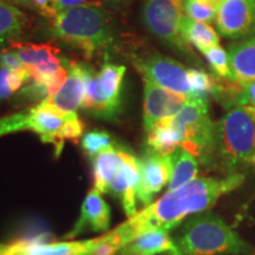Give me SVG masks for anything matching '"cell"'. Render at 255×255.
I'll return each instance as SVG.
<instances>
[{"label": "cell", "instance_id": "6da1fadb", "mask_svg": "<svg viewBox=\"0 0 255 255\" xmlns=\"http://www.w3.org/2000/svg\"><path fill=\"white\" fill-rule=\"evenodd\" d=\"M245 181L241 173L231 174L222 180L213 177L194 178L186 186L168 191L161 199L119 226L128 242L151 231H170L187 216L199 214L215 205L219 197L237 189Z\"/></svg>", "mask_w": 255, "mask_h": 255}, {"label": "cell", "instance_id": "7a4b0ae2", "mask_svg": "<svg viewBox=\"0 0 255 255\" xmlns=\"http://www.w3.org/2000/svg\"><path fill=\"white\" fill-rule=\"evenodd\" d=\"M255 154V107L235 105L215 123L214 141L203 163L228 175L247 164Z\"/></svg>", "mask_w": 255, "mask_h": 255}, {"label": "cell", "instance_id": "3957f363", "mask_svg": "<svg viewBox=\"0 0 255 255\" xmlns=\"http://www.w3.org/2000/svg\"><path fill=\"white\" fill-rule=\"evenodd\" d=\"M51 20V36L77 47L87 58L114 44L109 14L100 5L82 4L64 9Z\"/></svg>", "mask_w": 255, "mask_h": 255}, {"label": "cell", "instance_id": "277c9868", "mask_svg": "<svg viewBox=\"0 0 255 255\" xmlns=\"http://www.w3.org/2000/svg\"><path fill=\"white\" fill-rule=\"evenodd\" d=\"M178 255L242 254L250 245L213 212L194 214L181 226L174 238Z\"/></svg>", "mask_w": 255, "mask_h": 255}, {"label": "cell", "instance_id": "5b68a950", "mask_svg": "<svg viewBox=\"0 0 255 255\" xmlns=\"http://www.w3.org/2000/svg\"><path fill=\"white\" fill-rule=\"evenodd\" d=\"M170 121L182 136L181 148L205 163L212 150L215 130V123L209 117L208 97L188 96L187 103Z\"/></svg>", "mask_w": 255, "mask_h": 255}, {"label": "cell", "instance_id": "8992f818", "mask_svg": "<svg viewBox=\"0 0 255 255\" xmlns=\"http://www.w3.org/2000/svg\"><path fill=\"white\" fill-rule=\"evenodd\" d=\"M126 66L105 64L101 71L95 73L87 65V85L82 108L98 119L114 120L121 113L122 85Z\"/></svg>", "mask_w": 255, "mask_h": 255}, {"label": "cell", "instance_id": "52a82bcc", "mask_svg": "<svg viewBox=\"0 0 255 255\" xmlns=\"http://www.w3.org/2000/svg\"><path fill=\"white\" fill-rule=\"evenodd\" d=\"M184 17V0H144L142 20L150 33L177 52L193 56L189 45L181 37Z\"/></svg>", "mask_w": 255, "mask_h": 255}, {"label": "cell", "instance_id": "ba28073f", "mask_svg": "<svg viewBox=\"0 0 255 255\" xmlns=\"http://www.w3.org/2000/svg\"><path fill=\"white\" fill-rule=\"evenodd\" d=\"M143 78L167 89L186 96L191 95L187 78V69L170 57L154 53L135 62Z\"/></svg>", "mask_w": 255, "mask_h": 255}, {"label": "cell", "instance_id": "9c48e42d", "mask_svg": "<svg viewBox=\"0 0 255 255\" xmlns=\"http://www.w3.org/2000/svg\"><path fill=\"white\" fill-rule=\"evenodd\" d=\"M139 181V162L129 151L121 152V159L108 180L104 194L120 201L128 218L137 213V186Z\"/></svg>", "mask_w": 255, "mask_h": 255}, {"label": "cell", "instance_id": "30bf717a", "mask_svg": "<svg viewBox=\"0 0 255 255\" xmlns=\"http://www.w3.org/2000/svg\"><path fill=\"white\" fill-rule=\"evenodd\" d=\"M215 23L219 33L228 39L255 37V0H225Z\"/></svg>", "mask_w": 255, "mask_h": 255}, {"label": "cell", "instance_id": "8fae6325", "mask_svg": "<svg viewBox=\"0 0 255 255\" xmlns=\"http://www.w3.org/2000/svg\"><path fill=\"white\" fill-rule=\"evenodd\" d=\"M71 114L63 113L46 100L27 111V130L36 132L43 143L55 146L56 155L63 150L65 139V126Z\"/></svg>", "mask_w": 255, "mask_h": 255}, {"label": "cell", "instance_id": "7c38bea8", "mask_svg": "<svg viewBox=\"0 0 255 255\" xmlns=\"http://www.w3.org/2000/svg\"><path fill=\"white\" fill-rule=\"evenodd\" d=\"M138 162L139 181L136 196L137 201L145 208L151 205L154 196L170 181L173 159L171 155L162 156L146 150Z\"/></svg>", "mask_w": 255, "mask_h": 255}, {"label": "cell", "instance_id": "4fadbf2b", "mask_svg": "<svg viewBox=\"0 0 255 255\" xmlns=\"http://www.w3.org/2000/svg\"><path fill=\"white\" fill-rule=\"evenodd\" d=\"M144 79V108H143V126L145 132L159 121L170 119L176 115L188 102V96L159 87Z\"/></svg>", "mask_w": 255, "mask_h": 255}, {"label": "cell", "instance_id": "5bb4252c", "mask_svg": "<svg viewBox=\"0 0 255 255\" xmlns=\"http://www.w3.org/2000/svg\"><path fill=\"white\" fill-rule=\"evenodd\" d=\"M97 242L98 238L70 242H46L41 237L21 239L8 244L4 255H87Z\"/></svg>", "mask_w": 255, "mask_h": 255}, {"label": "cell", "instance_id": "9a60e30c", "mask_svg": "<svg viewBox=\"0 0 255 255\" xmlns=\"http://www.w3.org/2000/svg\"><path fill=\"white\" fill-rule=\"evenodd\" d=\"M68 78L59 91L46 98V101L57 109L66 114H77L82 107L87 85V64L66 62Z\"/></svg>", "mask_w": 255, "mask_h": 255}, {"label": "cell", "instance_id": "2e32d148", "mask_svg": "<svg viewBox=\"0 0 255 255\" xmlns=\"http://www.w3.org/2000/svg\"><path fill=\"white\" fill-rule=\"evenodd\" d=\"M101 194L96 188L89 190L82 205L79 219L66 238H76L87 231L104 232L109 229L111 221L110 207Z\"/></svg>", "mask_w": 255, "mask_h": 255}, {"label": "cell", "instance_id": "e0dca14e", "mask_svg": "<svg viewBox=\"0 0 255 255\" xmlns=\"http://www.w3.org/2000/svg\"><path fill=\"white\" fill-rule=\"evenodd\" d=\"M15 53L31 73L55 72L63 66L59 50L51 44H15Z\"/></svg>", "mask_w": 255, "mask_h": 255}, {"label": "cell", "instance_id": "ac0fdd59", "mask_svg": "<svg viewBox=\"0 0 255 255\" xmlns=\"http://www.w3.org/2000/svg\"><path fill=\"white\" fill-rule=\"evenodd\" d=\"M178 255L174 239L169 237L167 231H151L127 245L119 252V255Z\"/></svg>", "mask_w": 255, "mask_h": 255}, {"label": "cell", "instance_id": "d6986e66", "mask_svg": "<svg viewBox=\"0 0 255 255\" xmlns=\"http://www.w3.org/2000/svg\"><path fill=\"white\" fill-rule=\"evenodd\" d=\"M228 56L235 82L255 81V37L231 44Z\"/></svg>", "mask_w": 255, "mask_h": 255}, {"label": "cell", "instance_id": "ffe728a7", "mask_svg": "<svg viewBox=\"0 0 255 255\" xmlns=\"http://www.w3.org/2000/svg\"><path fill=\"white\" fill-rule=\"evenodd\" d=\"M146 150L162 156L171 155L182 144V136L171 124L170 119L159 121L146 132Z\"/></svg>", "mask_w": 255, "mask_h": 255}, {"label": "cell", "instance_id": "44dd1931", "mask_svg": "<svg viewBox=\"0 0 255 255\" xmlns=\"http://www.w3.org/2000/svg\"><path fill=\"white\" fill-rule=\"evenodd\" d=\"M181 37L188 45L195 46L201 53L220 45L219 33L208 23L194 20L184 15L181 23Z\"/></svg>", "mask_w": 255, "mask_h": 255}, {"label": "cell", "instance_id": "7402d4cb", "mask_svg": "<svg viewBox=\"0 0 255 255\" xmlns=\"http://www.w3.org/2000/svg\"><path fill=\"white\" fill-rule=\"evenodd\" d=\"M173 171L168 184V191L176 190L193 181L199 173V162L195 156L183 148H177L173 154Z\"/></svg>", "mask_w": 255, "mask_h": 255}, {"label": "cell", "instance_id": "603a6c76", "mask_svg": "<svg viewBox=\"0 0 255 255\" xmlns=\"http://www.w3.org/2000/svg\"><path fill=\"white\" fill-rule=\"evenodd\" d=\"M27 26V17L15 5L0 0V45L20 37Z\"/></svg>", "mask_w": 255, "mask_h": 255}, {"label": "cell", "instance_id": "cb8c5ba5", "mask_svg": "<svg viewBox=\"0 0 255 255\" xmlns=\"http://www.w3.org/2000/svg\"><path fill=\"white\" fill-rule=\"evenodd\" d=\"M187 78L191 90L190 96L208 97L212 95L215 98L221 87V79L200 69H188Z\"/></svg>", "mask_w": 255, "mask_h": 255}, {"label": "cell", "instance_id": "d4e9b609", "mask_svg": "<svg viewBox=\"0 0 255 255\" xmlns=\"http://www.w3.org/2000/svg\"><path fill=\"white\" fill-rule=\"evenodd\" d=\"M216 78L223 81H234L228 52L222 46L216 45L202 53ZM235 82V81H234Z\"/></svg>", "mask_w": 255, "mask_h": 255}, {"label": "cell", "instance_id": "484cf974", "mask_svg": "<svg viewBox=\"0 0 255 255\" xmlns=\"http://www.w3.org/2000/svg\"><path fill=\"white\" fill-rule=\"evenodd\" d=\"M81 144L83 150L91 159L105 149L113 146L115 143L111 141V136L108 132L95 130V131L87 132L82 137Z\"/></svg>", "mask_w": 255, "mask_h": 255}, {"label": "cell", "instance_id": "4316f807", "mask_svg": "<svg viewBox=\"0 0 255 255\" xmlns=\"http://www.w3.org/2000/svg\"><path fill=\"white\" fill-rule=\"evenodd\" d=\"M216 13L218 11L201 0H184V15L194 20L210 24L215 21Z\"/></svg>", "mask_w": 255, "mask_h": 255}, {"label": "cell", "instance_id": "83f0119b", "mask_svg": "<svg viewBox=\"0 0 255 255\" xmlns=\"http://www.w3.org/2000/svg\"><path fill=\"white\" fill-rule=\"evenodd\" d=\"M13 5L25 6L30 9H34L47 19H53L57 14L55 9L52 8V0H14Z\"/></svg>", "mask_w": 255, "mask_h": 255}, {"label": "cell", "instance_id": "f1b7e54d", "mask_svg": "<svg viewBox=\"0 0 255 255\" xmlns=\"http://www.w3.org/2000/svg\"><path fill=\"white\" fill-rule=\"evenodd\" d=\"M0 66L8 70H17L23 68L24 64L19 59L14 50H5L0 52Z\"/></svg>", "mask_w": 255, "mask_h": 255}, {"label": "cell", "instance_id": "f546056e", "mask_svg": "<svg viewBox=\"0 0 255 255\" xmlns=\"http://www.w3.org/2000/svg\"><path fill=\"white\" fill-rule=\"evenodd\" d=\"M11 70L0 66V102L7 100L13 92L11 91L8 85V75Z\"/></svg>", "mask_w": 255, "mask_h": 255}, {"label": "cell", "instance_id": "4dcf8cb0", "mask_svg": "<svg viewBox=\"0 0 255 255\" xmlns=\"http://www.w3.org/2000/svg\"><path fill=\"white\" fill-rule=\"evenodd\" d=\"M87 1L88 0H52V8L55 9L56 13H58V12H62L64 9L85 4Z\"/></svg>", "mask_w": 255, "mask_h": 255}, {"label": "cell", "instance_id": "1f68e13d", "mask_svg": "<svg viewBox=\"0 0 255 255\" xmlns=\"http://www.w3.org/2000/svg\"><path fill=\"white\" fill-rule=\"evenodd\" d=\"M201 1H203L205 4L210 6L212 8H214L215 11H218V9L220 8V6L223 4V1H225V0H201Z\"/></svg>", "mask_w": 255, "mask_h": 255}, {"label": "cell", "instance_id": "d6a6232c", "mask_svg": "<svg viewBox=\"0 0 255 255\" xmlns=\"http://www.w3.org/2000/svg\"><path fill=\"white\" fill-rule=\"evenodd\" d=\"M6 250H7V245L0 244V255H4Z\"/></svg>", "mask_w": 255, "mask_h": 255}, {"label": "cell", "instance_id": "836d02e7", "mask_svg": "<svg viewBox=\"0 0 255 255\" xmlns=\"http://www.w3.org/2000/svg\"><path fill=\"white\" fill-rule=\"evenodd\" d=\"M110 1L115 2V4H123V2L128 1V0H110Z\"/></svg>", "mask_w": 255, "mask_h": 255}, {"label": "cell", "instance_id": "e575fe53", "mask_svg": "<svg viewBox=\"0 0 255 255\" xmlns=\"http://www.w3.org/2000/svg\"><path fill=\"white\" fill-rule=\"evenodd\" d=\"M1 1L8 2V4H12V5H13V1H14V0H1Z\"/></svg>", "mask_w": 255, "mask_h": 255}, {"label": "cell", "instance_id": "d590c367", "mask_svg": "<svg viewBox=\"0 0 255 255\" xmlns=\"http://www.w3.org/2000/svg\"><path fill=\"white\" fill-rule=\"evenodd\" d=\"M253 163H254V165H255V154H254V157H253Z\"/></svg>", "mask_w": 255, "mask_h": 255}]
</instances>
